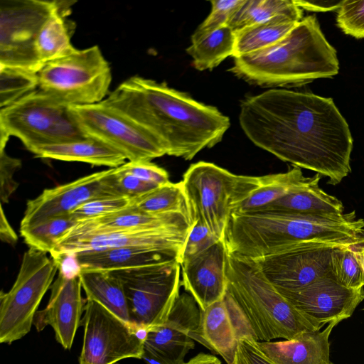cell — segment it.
Returning a JSON list of instances; mask_svg holds the SVG:
<instances>
[{
	"label": "cell",
	"instance_id": "obj_19",
	"mask_svg": "<svg viewBox=\"0 0 364 364\" xmlns=\"http://www.w3.org/2000/svg\"><path fill=\"white\" fill-rule=\"evenodd\" d=\"M50 287V296L46 307L37 311L33 319L36 329L47 325L54 330L56 341L65 348L72 347L76 331L81 324L85 300L81 295V282L77 273L69 276L61 268Z\"/></svg>",
	"mask_w": 364,
	"mask_h": 364
},
{
	"label": "cell",
	"instance_id": "obj_1",
	"mask_svg": "<svg viewBox=\"0 0 364 364\" xmlns=\"http://www.w3.org/2000/svg\"><path fill=\"white\" fill-rule=\"evenodd\" d=\"M239 122L257 146L336 185L351 172L353 137L332 98L271 89L245 98Z\"/></svg>",
	"mask_w": 364,
	"mask_h": 364
},
{
	"label": "cell",
	"instance_id": "obj_44",
	"mask_svg": "<svg viewBox=\"0 0 364 364\" xmlns=\"http://www.w3.org/2000/svg\"><path fill=\"white\" fill-rule=\"evenodd\" d=\"M295 4L301 9L314 12L337 11L343 0H294Z\"/></svg>",
	"mask_w": 364,
	"mask_h": 364
},
{
	"label": "cell",
	"instance_id": "obj_11",
	"mask_svg": "<svg viewBox=\"0 0 364 364\" xmlns=\"http://www.w3.org/2000/svg\"><path fill=\"white\" fill-rule=\"evenodd\" d=\"M82 132L120 151L129 161H151L166 154L162 142L124 113L102 102L70 105Z\"/></svg>",
	"mask_w": 364,
	"mask_h": 364
},
{
	"label": "cell",
	"instance_id": "obj_9",
	"mask_svg": "<svg viewBox=\"0 0 364 364\" xmlns=\"http://www.w3.org/2000/svg\"><path fill=\"white\" fill-rule=\"evenodd\" d=\"M59 268L46 252L32 247L24 252L12 287L0 294V343L10 344L31 331L37 309Z\"/></svg>",
	"mask_w": 364,
	"mask_h": 364
},
{
	"label": "cell",
	"instance_id": "obj_18",
	"mask_svg": "<svg viewBox=\"0 0 364 364\" xmlns=\"http://www.w3.org/2000/svg\"><path fill=\"white\" fill-rule=\"evenodd\" d=\"M107 170L79 178L70 183L46 188L29 200L20 229L30 228L49 219L70 214L87 200L114 195L105 180Z\"/></svg>",
	"mask_w": 364,
	"mask_h": 364
},
{
	"label": "cell",
	"instance_id": "obj_35",
	"mask_svg": "<svg viewBox=\"0 0 364 364\" xmlns=\"http://www.w3.org/2000/svg\"><path fill=\"white\" fill-rule=\"evenodd\" d=\"M76 223L77 221L70 214L64 215L30 228L20 229V233L30 247L50 253L56 241Z\"/></svg>",
	"mask_w": 364,
	"mask_h": 364
},
{
	"label": "cell",
	"instance_id": "obj_16",
	"mask_svg": "<svg viewBox=\"0 0 364 364\" xmlns=\"http://www.w3.org/2000/svg\"><path fill=\"white\" fill-rule=\"evenodd\" d=\"M200 308L188 293L179 294L166 321L146 330L143 358L158 364H183L194 348L190 336L198 326Z\"/></svg>",
	"mask_w": 364,
	"mask_h": 364
},
{
	"label": "cell",
	"instance_id": "obj_3",
	"mask_svg": "<svg viewBox=\"0 0 364 364\" xmlns=\"http://www.w3.org/2000/svg\"><path fill=\"white\" fill-rule=\"evenodd\" d=\"M336 50L328 42L316 15L303 18L282 39L262 50L234 58L229 70L262 87H294L336 75Z\"/></svg>",
	"mask_w": 364,
	"mask_h": 364
},
{
	"label": "cell",
	"instance_id": "obj_41",
	"mask_svg": "<svg viewBox=\"0 0 364 364\" xmlns=\"http://www.w3.org/2000/svg\"><path fill=\"white\" fill-rule=\"evenodd\" d=\"M117 168L121 172L157 186L170 182L166 171L151 161H129Z\"/></svg>",
	"mask_w": 364,
	"mask_h": 364
},
{
	"label": "cell",
	"instance_id": "obj_22",
	"mask_svg": "<svg viewBox=\"0 0 364 364\" xmlns=\"http://www.w3.org/2000/svg\"><path fill=\"white\" fill-rule=\"evenodd\" d=\"M316 173L293 187L285 195L259 209L291 215L340 219L346 214L342 202L323 191Z\"/></svg>",
	"mask_w": 364,
	"mask_h": 364
},
{
	"label": "cell",
	"instance_id": "obj_24",
	"mask_svg": "<svg viewBox=\"0 0 364 364\" xmlns=\"http://www.w3.org/2000/svg\"><path fill=\"white\" fill-rule=\"evenodd\" d=\"M190 336L220 355L227 364L232 363L239 338L224 299L200 309L198 326Z\"/></svg>",
	"mask_w": 364,
	"mask_h": 364
},
{
	"label": "cell",
	"instance_id": "obj_28",
	"mask_svg": "<svg viewBox=\"0 0 364 364\" xmlns=\"http://www.w3.org/2000/svg\"><path fill=\"white\" fill-rule=\"evenodd\" d=\"M87 299L96 301L122 320L130 323L127 297L121 282L109 272L79 269Z\"/></svg>",
	"mask_w": 364,
	"mask_h": 364
},
{
	"label": "cell",
	"instance_id": "obj_5",
	"mask_svg": "<svg viewBox=\"0 0 364 364\" xmlns=\"http://www.w3.org/2000/svg\"><path fill=\"white\" fill-rule=\"evenodd\" d=\"M227 292L257 341L291 340L318 331L267 279L251 259L228 253Z\"/></svg>",
	"mask_w": 364,
	"mask_h": 364
},
{
	"label": "cell",
	"instance_id": "obj_32",
	"mask_svg": "<svg viewBox=\"0 0 364 364\" xmlns=\"http://www.w3.org/2000/svg\"><path fill=\"white\" fill-rule=\"evenodd\" d=\"M299 22L287 16H279L235 31L233 58L262 50L278 42Z\"/></svg>",
	"mask_w": 364,
	"mask_h": 364
},
{
	"label": "cell",
	"instance_id": "obj_14",
	"mask_svg": "<svg viewBox=\"0 0 364 364\" xmlns=\"http://www.w3.org/2000/svg\"><path fill=\"white\" fill-rule=\"evenodd\" d=\"M341 245L320 241L294 242L252 259L277 289L294 291L332 276L331 254Z\"/></svg>",
	"mask_w": 364,
	"mask_h": 364
},
{
	"label": "cell",
	"instance_id": "obj_6",
	"mask_svg": "<svg viewBox=\"0 0 364 364\" xmlns=\"http://www.w3.org/2000/svg\"><path fill=\"white\" fill-rule=\"evenodd\" d=\"M260 176L235 175L214 164L190 166L181 183L194 214L220 240H224L233 208L258 187Z\"/></svg>",
	"mask_w": 364,
	"mask_h": 364
},
{
	"label": "cell",
	"instance_id": "obj_8",
	"mask_svg": "<svg viewBox=\"0 0 364 364\" xmlns=\"http://www.w3.org/2000/svg\"><path fill=\"white\" fill-rule=\"evenodd\" d=\"M38 88L68 105L100 103L109 93L112 72L97 46L46 63Z\"/></svg>",
	"mask_w": 364,
	"mask_h": 364
},
{
	"label": "cell",
	"instance_id": "obj_10",
	"mask_svg": "<svg viewBox=\"0 0 364 364\" xmlns=\"http://www.w3.org/2000/svg\"><path fill=\"white\" fill-rule=\"evenodd\" d=\"M181 269L172 261L109 272L123 286L132 324L146 331L166 321L180 294Z\"/></svg>",
	"mask_w": 364,
	"mask_h": 364
},
{
	"label": "cell",
	"instance_id": "obj_36",
	"mask_svg": "<svg viewBox=\"0 0 364 364\" xmlns=\"http://www.w3.org/2000/svg\"><path fill=\"white\" fill-rule=\"evenodd\" d=\"M38 87L37 73L0 65V107H6Z\"/></svg>",
	"mask_w": 364,
	"mask_h": 364
},
{
	"label": "cell",
	"instance_id": "obj_34",
	"mask_svg": "<svg viewBox=\"0 0 364 364\" xmlns=\"http://www.w3.org/2000/svg\"><path fill=\"white\" fill-rule=\"evenodd\" d=\"M331 269L340 284L358 289L364 287V237L358 241L336 246L332 252Z\"/></svg>",
	"mask_w": 364,
	"mask_h": 364
},
{
	"label": "cell",
	"instance_id": "obj_37",
	"mask_svg": "<svg viewBox=\"0 0 364 364\" xmlns=\"http://www.w3.org/2000/svg\"><path fill=\"white\" fill-rule=\"evenodd\" d=\"M132 200L118 195L102 196L87 200L70 215L77 222L98 218L128 208L132 204Z\"/></svg>",
	"mask_w": 364,
	"mask_h": 364
},
{
	"label": "cell",
	"instance_id": "obj_20",
	"mask_svg": "<svg viewBox=\"0 0 364 364\" xmlns=\"http://www.w3.org/2000/svg\"><path fill=\"white\" fill-rule=\"evenodd\" d=\"M227 255L224 240H220L181 264V285L194 298L200 310L223 300L226 294Z\"/></svg>",
	"mask_w": 364,
	"mask_h": 364
},
{
	"label": "cell",
	"instance_id": "obj_12",
	"mask_svg": "<svg viewBox=\"0 0 364 364\" xmlns=\"http://www.w3.org/2000/svg\"><path fill=\"white\" fill-rule=\"evenodd\" d=\"M79 364H114L143 358L145 330L118 318L99 303L86 300Z\"/></svg>",
	"mask_w": 364,
	"mask_h": 364
},
{
	"label": "cell",
	"instance_id": "obj_43",
	"mask_svg": "<svg viewBox=\"0 0 364 364\" xmlns=\"http://www.w3.org/2000/svg\"><path fill=\"white\" fill-rule=\"evenodd\" d=\"M21 166L19 159L9 156L5 151H0L1 201L9 202L11 195L18 187L14 180V173Z\"/></svg>",
	"mask_w": 364,
	"mask_h": 364
},
{
	"label": "cell",
	"instance_id": "obj_42",
	"mask_svg": "<svg viewBox=\"0 0 364 364\" xmlns=\"http://www.w3.org/2000/svg\"><path fill=\"white\" fill-rule=\"evenodd\" d=\"M231 364H274L260 349L258 342L250 336L238 340L234 360Z\"/></svg>",
	"mask_w": 364,
	"mask_h": 364
},
{
	"label": "cell",
	"instance_id": "obj_7",
	"mask_svg": "<svg viewBox=\"0 0 364 364\" xmlns=\"http://www.w3.org/2000/svg\"><path fill=\"white\" fill-rule=\"evenodd\" d=\"M0 129L18 138L30 151L88 136L72 114L70 105L38 88L1 108Z\"/></svg>",
	"mask_w": 364,
	"mask_h": 364
},
{
	"label": "cell",
	"instance_id": "obj_4",
	"mask_svg": "<svg viewBox=\"0 0 364 364\" xmlns=\"http://www.w3.org/2000/svg\"><path fill=\"white\" fill-rule=\"evenodd\" d=\"M363 232L364 220L355 211L333 219L258 210L232 213L224 242L228 253L253 259L298 242L347 245L363 239Z\"/></svg>",
	"mask_w": 364,
	"mask_h": 364
},
{
	"label": "cell",
	"instance_id": "obj_13",
	"mask_svg": "<svg viewBox=\"0 0 364 364\" xmlns=\"http://www.w3.org/2000/svg\"><path fill=\"white\" fill-rule=\"evenodd\" d=\"M55 6V1H0V65L38 73L35 43Z\"/></svg>",
	"mask_w": 364,
	"mask_h": 364
},
{
	"label": "cell",
	"instance_id": "obj_33",
	"mask_svg": "<svg viewBox=\"0 0 364 364\" xmlns=\"http://www.w3.org/2000/svg\"><path fill=\"white\" fill-rule=\"evenodd\" d=\"M306 178L301 168L297 166L285 173L260 176L258 187L247 199L237 204L232 213H242L259 210L282 197Z\"/></svg>",
	"mask_w": 364,
	"mask_h": 364
},
{
	"label": "cell",
	"instance_id": "obj_31",
	"mask_svg": "<svg viewBox=\"0 0 364 364\" xmlns=\"http://www.w3.org/2000/svg\"><path fill=\"white\" fill-rule=\"evenodd\" d=\"M131 206L147 214L181 213L195 220L181 181L168 182L132 198Z\"/></svg>",
	"mask_w": 364,
	"mask_h": 364
},
{
	"label": "cell",
	"instance_id": "obj_38",
	"mask_svg": "<svg viewBox=\"0 0 364 364\" xmlns=\"http://www.w3.org/2000/svg\"><path fill=\"white\" fill-rule=\"evenodd\" d=\"M336 23L345 34L364 38V0H343L337 10Z\"/></svg>",
	"mask_w": 364,
	"mask_h": 364
},
{
	"label": "cell",
	"instance_id": "obj_27",
	"mask_svg": "<svg viewBox=\"0 0 364 364\" xmlns=\"http://www.w3.org/2000/svg\"><path fill=\"white\" fill-rule=\"evenodd\" d=\"M181 213L151 215L129 206L117 212L104 216L77 222L68 232L80 233L101 230L161 227L193 223Z\"/></svg>",
	"mask_w": 364,
	"mask_h": 364
},
{
	"label": "cell",
	"instance_id": "obj_25",
	"mask_svg": "<svg viewBox=\"0 0 364 364\" xmlns=\"http://www.w3.org/2000/svg\"><path fill=\"white\" fill-rule=\"evenodd\" d=\"M75 2L55 1L54 8L43 23L35 43L37 58L43 66L77 50L70 41L75 23L67 18Z\"/></svg>",
	"mask_w": 364,
	"mask_h": 364
},
{
	"label": "cell",
	"instance_id": "obj_29",
	"mask_svg": "<svg viewBox=\"0 0 364 364\" xmlns=\"http://www.w3.org/2000/svg\"><path fill=\"white\" fill-rule=\"evenodd\" d=\"M235 47V33L228 25L211 31L191 36L186 48L193 59V67L200 71L212 70L225 59L232 56Z\"/></svg>",
	"mask_w": 364,
	"mask_h": 364
},
{
	"label": "cell",
	"instance_id": "obj_21",
	"mask_svg": "<svg viewBox=\"0 0 364 364\" xmlns=\"http://www.w3.org/2000/svg\"><path fill=\"white\" fill-rule=\"evenodd\" d=\"M183 250L149 246H130L78 253L73 257L79 269L114 271L172 261L180 262Z\"/></svg>",
	"mask_w": 364,
	"mask_h": 364
},
{
	"label": "cell",
	"instance_id": "obj_39",
	"mask_svg": "<svg viewBox=\"0 0 364 364\" xmlns=\"http://www.w3.org/2000/svg\"><path fill=\"white\" fill-rule=\"evenodd\" d=\"M220 241L198 219L195 218L184 243L180 264L186 262Z\"/></svg>",
	"mask_w": 364,
	"mask_h": 364
},
{
	"label": "cell",
	"instance_id": "obj_23",
	"mask_svg": "<svg viewBox=\"0 0 364 364\" xmlns=\"http://www.w3.org/2000/svg\"><path fill=\"white\" fill-rule=\"evenodd\" d=\"M338 321L323 330L304 332L291 340L257 341L260 349L274 364H333L329 337Z\"/></svg>",
	"mask_w": 364,
	"mask_h": 364
},
{
	"label": "cell",
	"instance_id": "obj_30",
	"mask_svg": "<svg viewBox=\"0 0 364 364\" xmlns=\"http://www.w3.org/2000/svg\"><path fill=\"white\" fill-rule=\"evenodd\" d=\"M279 16L300 21L303 11L294 0H244L231 16L228 26L235 32Z\"/></svg>",
	"mask_w": 364,
	"mask_h": 364
},
{
	"label": "cell",
	"instance_id": "obj_17",
	"mask_svg": "<svg viewBox=\"0 0 364 364\" xmlns=\"http://www.w3.org/2000/svg\"><path fill=\"white\" fill-rule=\"evenodd\" d=\"M277 290L318 330L325 324L350 317L364 299L363 287L347 288L332 276L321 277L299 289Z\"/></svg>",
	"mask_w": 364,
	"mask_h": 364
},
{
	"label": "cell",
	"instance_id": "obj_46",
	"mask_svg": "<svg viewBox=\"0 0 364 364\" xmlns=\"http://www.w3.org/2000/svg\"><path fill=\"white\" fill-rule=\"evenodd\" d=\"M183 364H221V362L214 355L200 353Z\"/></svg>",
	"mask_w": 364,
	"mask_h": 364
},
{
	"label": "cell",
	"instance_id": "obj_15",
	"mask_svg": "<svg viewBox=\"0 0 364 364\" xmlns=\"http://www.w3.org/2000/svg\"><path fill=\"white\" fill-rule=\"evenodd\" d=\"M193 223L161 227L66 232L56 241L50 256L60 266L63 258L87 252L130 246H149L183 249Z\"/></svg>",
	"mask_w": 364,
	"mask_h": 364
},
{
	"label": "cell",
	"instance_id": "obj_45",
	"mask_svg": "<svg viewBox=\"0 0 364 364\" xmlns=\"http://www.w3.org/2000/svg\"><path fill=\"white\" fill-rule=\"evenodd\" d=\"M0 237L2 241L10 245L15 244L18 240L17 235L7 220L2 205H1Z\"/></svg>",
	"mask_w": 364,
	"mask_h": 364
},
{
	"label": "cell",
	"instance_id": "obj_40",
	"mask_svg": "<svg viewBox=\"0 0 364 364\" xmlns=\"http://www.w3.org/2000/svg\"><path fill=\"white\" fill-rule=\"evenodd\" d=\"M244 0L210 1L211 11L208 17L199 25L193 33L200 34L228 25L231 16Z\"/></svg>",
	"mask_w": 364,
	"mask_h": 364
},
{
	"label": "cell",
	"instance_id": "obj_26",
	"mask_svg": "<svg viewBox=\"0 0 364 364\" xmlns=\"http://www.w3.org/2000/svg\"><path fill=\"white\" fill-rule=\"evenodd\" d=\"M31 152L36 157L65 161H79L112 168L124 164L126 157L104 141L88 136L81 140L38 146Z\"/></svg>",
	"mask_w": 364,
	"mask_h": 364
},
{
	"label": "cell",
	"instance_id": "obj_2",
	"mask_svg": "<svg viewBox=\"0 0 364 364\" xmlns=\"http://www.w3.org/2000/svg\"><path fill=\"white\" fill-rule=\"evenodd\" d=\"M102 102L155 135L167 155L185 160L220 142L230 126L229 117L216 107L138 75L124 81Z\"/></svg>",
	"mask_w": 364,
	"mask_h": 364
}]
</instances>
